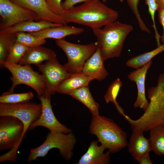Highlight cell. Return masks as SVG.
<instances>
[{
    "mask_svg": "<svg viewBox=\"0 0 164 164\" xmlns=\"http://www.w3.org/2000/svg\"><path fill=\"white\" fill-rule=\"evenodd\" d=\"M62 16L67 24L74 23L93 29L117 21L119 15L100 0H89L64 11Z\"/></svg>",
    "mask_w": 164,
    "mask_h": 164,
    "instance_id": "obj_1",
    "label": "cell"
},
{
    "mask_svg": "<svg viewBox=\"0 0 164 164\" xmlns=\"http://www.w3.org/2000/svg\"><path fill=\"white\" fill-rule=\"evenodd\" d=\"M147 93L150 101L142 115L136 120L126 114L124 116L132 130L138 129L147 132L157 125L164 124V73L159 75L157 85L148 88Z\"/></svg>",
    "mask_w": 164,
    "mask_h": 164,
    "instance_id": "obj_2",
    "label": "cell"
},
{
    "mask_svg": "<svg viewBox=\"0 0 164 164\" xmlns=\"http://www.w3.org/2000/svg\"><path fill=\"white\" fill-rule=\"evenodd\" d=\"M133 29L131 25L116 21L103 28L92 29L104 61L119 57L125 40Z\"/></svg>",
    "mask_w": 164,
    "mask_h": 164,
    "instance_id": "obj_3",
    "label": "cell"
},
{
    "mask_svg": "<svg viewBox=\"0 0 164 164\" xmlns=\"http://www.w3.org/2000/svg\"><path fill=\"white\" fill-rule=\"evenodd\" d=\"M89 132L111 153L118 152L128 145L126 133L112 119L104 116L92 115Z\"/></svg>",
    "mask_w": 164,
    "mask_h": 164,
    "instance_id": "obj_4",
    "label": "cell"
},
{
    "mask_svg": "<svg viewBox=\"0 0 164 164\" xmlns=\"http://www.w3.org/2000/svg\"><path fill=\"white\" fill-rule=\"evenodd\" d=\"M25 135L24 125L19 119L14 116H0V151L10 150L0 156V162L15 161L17 151Z\"/></svg>",
    "mask_w": 164,
    "mask_h": 164,
    "instance_id": "obj_5",
    "label": "cell"
},
{
    "mask_svg": "<svg viewBox=\"0 0 164 164\" xmlns=\"http://www.w3.org/2000/svg\"><path fill=\"white\" fill-rule=\"evenodd\" d=\"M76 142V138L72 132L65 133L50 132L42 144L30 149L27 161L31 162L38 157H44L50 150L53 148L58 149L63 158L69 161L73 155L72 151Z\"/></svg>",
    "mask_w": 164,
    "mask_h": 164,
    "instance_id": "obj_6",
    "label": "cell"
},
{
    "mask_svg": "<svg viewBox=\"0 0 164 164\" xmlns=\"http://www.w3.org/2000/svg\"><path fill=\"white\" fill-rule=\"evenodd\" d=\"M0 66L8 69L12 74L10 79L12 85L9 91L13 92L17 85L23 84L33 89L38 97L46 96V85L43 77L35 71L30 65H21L6 61H0Z\"/></svg>",
    "mask_w": 164,
    "mask_h": 164,
    "instance_id": "obj_7",
    "label": "cell"
},
{
    "mask_svg": "<svg viewBox=\"0 0 164 164\" xmlns=\"http://www.w3.org/2000/svg\"><path fill=\"white\" fill-rule=\"evenodd\" d=\"M55 43L67 57L68 61L63 66L70 73L82 72L85 63L98 48L96 42L80 45L69 42L64 38L56 40Z\"/></svg>",
    "mask_w": 164,
    "mask_h": 164,
    "instance_id": "obj_8",
    "label": "cell"
},
{
    "mask_svg": "<svg viewBox=\"0 0 164 164\" xmlns=\"http://www.w3.org/2000/svg\"><path fill=\"white\" fill-rule=\"evenodd\" d=\"M42 110L41 103L29 101L16 104L0 103V117L12 116L19 119L24 124L25 135L31 124L39 118Z\"/></svg>",
    "mask_w": 164,
    "mask_h": 164,
    "instance_id": "obj_9",
    "label": "cell"
},
{
    "mask_svg": "<svg viewBox=\"0 0 164 164\" xmlns=\"http://www.w3.org/2000/svg\"><path fill=\"white\" fill-rule=\"evenodd\" d=\"M0 30L30 20H39L34 12L21 7L10 0H0Z\"/></svg>",
    "mask_w": 164,
    "mask_h": 164,
    "instance_id": "obj_10",
    "label": "cell"
},
{
    "mask_svg": "<svg viewBox=\"0 0 164 164\" xmlns=\"http://www.w3.org/2000/svg\"><path fill=\"white\" fill-rule=\"evenodd\" d=\"M36 66L42 73L45 81V97L51 98V96L55 94L58 86L69 76L70 73L59 63L56 58Z\"/></svg>",
    "mask_w": 164,
    "mask_h": 164,
    "instance_id": "obj_11",
    "label": "cell"
},
{
    "mask_svg": "<svg viewBox=\"0 0 164 164\" xmlns=\"http://www.w3.org/2000/svg\"><path fill=\"white\" fill-rule=\"evenodd\" d=\"M42 104L41 114L39 118L30 125L29 130L41 126L48 129L53 132H61L68 133L72 130L61 123L56 118L52 110L51 98L40 96L38 97Z\"/></svg>",
    "mask_w": 164,
    "mask_h": 164,
    "instance_id": "obj_12",
    "label": "cell"
},
{
    "mask_svg": "<svg viewBox=\"0 0 164 164\" xmlns=\"http://www.w3.org/2000/svg\"><path fill=\"white\" fill-rule=\"evenodd\" d=\"M22 7L30 10L38 15L39 20L66 25L62 16L57 15L49 9L45 0H10Z\"/></svg>",
    "mask_w": 164,
    "mask_h": 164,
    "instance_id": "obj_13",
    "label": "cell"
},
{
    "mask_svg": "<svg viewBox=\"0 0 164 164\" xmlns=\"http://www.w3.org/2000/svg\"><path fill=\"white\" fill-rule=\"evenodd\" d=\"M152 63L151 60L143 66L130 72L128 76V79L135 82L137 87V95L134 104V107H140L144 111L146 110L149 104L145 95V79L147 72Z\"/></svg>",
    "mask_w": 164,
    "mask_h": 164,
    "instance_id": "obj_14",
    "label": "cell"
},
{
    "mask_svg": "<svg viewBox=\"0 0 164 164\" xmlns=\"http://www.w3.org/2000/svg\"><path fill=\"white\" fill-rule=\"evenodd\" d=\"M98 141H93L87 152L81 157L77 164H108L110 162L111 152L102 145H99Z\"/></svg>",
    "mask_w": 164,
    "mask_h": 164,
    "instance_id": "obj_15",
    "label": "cell"
},
{
    "mask_svg": "<svg viewBox=\"0 0 164 164\" xmlns=\"http://www.w3.org/2000/svg\"><path fill=\"white\" fill-rule=\"evenodd\" d=\"M104 62L98 47L95 52L85 63L82 72L93 80L101 81L109 74L104 66Z\"/></svg>",
    "mask_w": 164,
    "mask_h": 164,
    "instance_id": "obj_16",
    "label": "cell"
},
{
    "mask_svg": "<svg viewBox=\"0 0 164 164\" xmlns=\"http://www.w3.org/2000/svg\"><path fill=\"white\" fill-rule=\"evenodd\" d=\"M84 31V29L81 27L62 25L49 27L37 32L29 33L41 39L51 38L57 40L64 39L68 36L77 35Z\"/></svg>",
    "mask_w": 164,
    "mask_h": 164,
    "instance_id": "obj_17",
    "label": "cell"
},
{
    "mask_svg": "<svg viewBox=\"0 0 164 164\" xmlns=\"http://www.w3.org/2000/svg\"><path fill=\"white\" fill-rule=\"evenodd\" d=\"M132 131L127 146L128 152L135 159L138 156L149 153L152 149L149 139L145 137L143 131L138 129Z\"/></svg>",
    "mask_w": 164,
    "mask_h": 164,
    "instance_id": "obj_18",
    "label": "cell"
},
{
    "mask_svg": "<svg viewBox=\"0 0 164 164\" xmlns=\"http://www.w3.org/2000/svg\"><path fill=\"white\" fill-rule=\"evenodd\" d=\"M56 58V54L53 50L40 46L29 48L19 64L37 66L44 61Z\"/></svg>",
    "mask_w": 164,
    "mask_h": 164,
    "instance_id": "obj_19",
    "label": "cell"
},
{
    "mask_svg": "<svg viewBox=\"0 0 164 164\" xmlns=\"http://www.w3.org/2000/svg\"><path fill=\"white\" fill-rule=\"evenodd\" d=\"M62 25L46 20L35 22L34 20H30L22 22L12 26L0 30V32L4 33L35 32L49 27L59 26Z\"/></svg>",
    "mask_w": 164,
    "mask_h": 164,
    "instance_id": "obj_20",
    "label": "cell"
},
{
    "mask_svg": "<svg viewBox=\"0 0 164 164\" xmlns=\"http://www.w3.org/2000/svg\"><path fill=\"white\" fill-rule=\"evenodd\" d=\"M93 79L83 72L70 73L69 76L58 86L56 92L59 93L69 94L72 91L84 86H88L89 83Z\"/></svg>",
    "mask_w": 164,
    "mask_h": 164,
    "instance_id": "obj_21",
    "label": "cell"
},
{
    "mask_svg": "<svg viewBox=\"0 0 164 164\" xmlns=\"http://www.w3.org/2000/svg\"><path fill=\"white\" fill-rule=\"evenodd\" d=\"M86 106L92 115H99V105L93 98L88 86H84L75 90L68 94Z\"/></svg>",
    "mask_w": 164,
    "mask_h": 164,
    "instance_id": "obj_22",
    "label": "cell"
},
{
    "mask_svg": "<svg viewBox=\"0 0 164 164\" xmlns=\"http://www.w3.org/2000/svg\"><path fill=\"white\" fill-rule=\"evenodd\" d=\"M149 131L152 150L157 155H164V124L157 125Z\"/></svg>",
    "mask_w": 164,
    "mask_h": 164,
    "instance_id": "obj_23",
    "label": "cell"
},
{
    "mask_svg": "<svg viewBox=\"0 0 164 164\" xmlns=\"http://www.w3.org/2000/svg\"><path fill=\"white\" fill-rule=\"evenodd\" d=\"M164 51V43L155 49L149 52L133 57L127 61L126 65L128 67L137 69L146 64L155 56Z\"/></svg>",
    "mask_w": 164,
    "mask_h": 164,
    "instance_id": "obj_24",
    "label": "cell"
},
{
    "mask_svg": "<svg viewBox=\"0 0 164 164\" xmlns=\"http://www.w3.org/2000/svg\"><path fill=\"white\" fill-rule=\"evenodd\" d=\"M122 85V83L120 79L116 78L109 86L104 96L106 103L108 104L110 102H113L118 112L122 115L125 113L122 108L117 101L116 98Z\"/></svg>",
    "mask_w": 164,
    "mask_h": 164,
    "instance_id": "obj_25",
    "label": "cell"
},
{
    "mask_svg": "<svg viewBox=\"0 0 164 164\" xmlns=\"http://www.w3.org/2000/svg\"><path fill=\"white\" fill-rule=\"evenodd\" d=\"M34 97L31 92L14 93L8 91L3 93L0 96V103L16 104L29 101Z\"/></svg>",
    "mask_w": 164,
    "mask_h": 164,
    "instance_id": "obj_26",
    "label": "cell"
},
{
    "mask_svg": "<svg viewBox=\"0 0 164 164\" xmlns=\"http://www.w3.org/2000/svg\"><path fill=\"white\" fill-rule=\"evenodd\" d=\"M15 33L0 32V61H5L10 50L16 42Z\"/></svg>",
    "mask_w": 164,
    "mask_h": 164,
    "instance_id": "obj_27",
    "label": "cell"
},
{
    "mask_svg": "<svg viewBox=\"0 0 164 164\" xmlns=\"http://www.w3.org/2000/svg\"><path fill=\"white\" fill-rule=\"evenodd\" d=\"M15 34L16 42L29 48L40 46L46 43L45 39L36 37L29 32H17L15 33Z\"/></svg>",
    "mask_w": 164,
    "mask_h": 164,
    "instance_id": "obj_28",
    "label": "cell"
},
{
    "mask_svg": "<svg viewBox=\"0 0 164 164\" xmlns=\"http://www.w3.org/2000/svg\"><path fill=\"white\" fill-rule=\"evenodd\" d=\"M29 48L16 42L11 48L5 61L19 64Z\"/></svg>",
    "mask_w": 164,
    "mask_h": 164,
    "instance_id": "obj_29",
    "label": "cell"
},
{
    "mask_svg": "<svg viewBox=\"0 0 164 164\" xmlns=\"http://www.w3.org/2000/svg\"><path fill=\"white\" fill-rule=\"evenodd\" d=\"M145 4L148 7V12L152 20V26L154 30L155 36L157 46H159L161 45L160 41L161 36L158 32L155 20V12L158 9V5L155 0H145Z\"/></svg>",
    "mask_w": 164,
    "mask_h": 164,
    "instance_id": "obj_30",
    "label": "cell"
},
{
    "mask_svg": "<svg viewBox=\"0 0 164 164\" xmlns=\"http://www.w3.org/2000/svg\"><path fill=\"white\" fill-rule=\"evenodd\" d=\"M127 3L135 15L141 31L150 33V31L146 26L141 17L138 10L139 0H126Z\"/></svg>",
    "mask_w": 164,
    "mask_h": 164,
    "instance_id": "obj_31",
    "label": "cell"
},
{
    "mask_svg": "<svg viewBox=\"0 0 164 164\" xmlns=\"http://www.w3.org/2000/svg\"><path fill=\"white\" fill-rule=\"evenodd\" d=\"M46 4L50 11L54 14L62 16L64 10L61 6L62 0H45Z\"/></svg>",
    "mask_w": 164,
    "mask_h": 164,
    "instance_id": "obj_32",
    "label": "cell"
},
{
    "mask_svg": "<svg viewBox=\"0 0 164 164\" xmlns=\"http://www.w3.org/2000/svg\"><path fill=\"white\" fill-rule=\"evenodd\" d=\"M88 0H65L61 3V6L64 11L74 6L78 3L84 2Z\"/></svg>",
    "mask_w": 164,
    "mask_h": 164,
    "instance_id": "obj_33",
    "label": "cell"
},
{
    "mask_svg": "<svg viewBox=\"0 0 164 164\" xmlns=\"http://www.w3.org/2000/svg\"><path fill=\"white\" fill-rule=\"evenodd\" d=\"M135 160L140 164H152L149 156V153L137 157Z\"/></svg>",
    "mask_w": 164,
    "mask_h": 164,
    "instance_id": "obj_34",
    "label": "cell"
},
{
    "mask_svg": "<svg viewBox=\"0 0 164 164\" xmlns=\"http://www.w3.org/2000/svg\"><path fill=\"white\" fill-rule=\"evenodd\" d=\"M158 17L160 23L162 25L163 29L162 35L161 36V41L162 43H164V8L158 10Z\"/></svg>",
    "mask_w": 164,
    "mask_h": 164,
    "instance_id": "obj_35",
    "label": "cell"
},
{
    "mask_svg": "<svg viewBox=\"0 0 164 164\" xmlns=\"http://www.w3.org/2000/svg\"><path fill=\"white\" fill-rule=\"evenodd\" d=\"M155 1L158 5V9L164 8V0H155Z\"/></svg>",
    "mask_w": 164,
    "mask_h": 164,
    "instance_id": "obj_36",
    "label": "cell"
},
{
    "mask_svg": "<svg viewBox=\"0 0 164 164\" xmlns=\"http://www.w3.org/2000/svg\"><path fill=\"white\" fill-rule=\"evenodd\" d=\"M107 1V0H102V2L104 3H105Z\"/></svg>",
    "mask_w": 164,
    "mask_h": 164,
    "instance_id": "obj_37",
    "label": "cell"
},
{
    "mask_svg": "<svg viewBox=\"0 0 164 164\" xmlns=\"http://www.w3.org/2000/svg\"><path fill=\"white\" fill-rule=\"evenodd\" d=\"M124 0H119V1L121 2H123Z\"/></svg>",
    "mask_w": 164,
    "mask_h": 164,
    "instance_id": "obj_38",
    "label": "cell"
}]
</instances>
